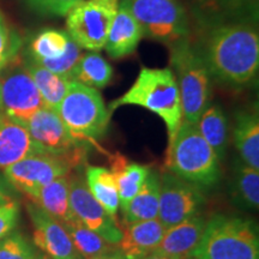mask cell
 I'll return each instance as SVG.
<instances>
[{"label": "cell", "instance_id": "cell-12", "mask_svg": "<svg viewBox=\"0 0 259 259\" xmlns=\"http://www.w3.org/2000/svg\"><path fill=\"white\" fill-rule=\"evenodd\" d=\"M206 203L204 191L166 171L161 177L157 218L164 229L198 215Z\"/></svg>", "mask_w": 259, "mask_h": 259}, {"label": "cell", "instance_id": "cell-10", "mask_svg": "<svg viewBox=\"0 0 259 259\" xmlns=\"http://www.w3.org/2000/svg\"><path fill=\"white\" fill-rule=\"evenodd\" d=\"M80 166L66 157L50 154H32L4 169V176L10 184L24 193L32 202L38 191L58 178L72 173Z\"/></svg>", "mask_w": 259, "mask_h": 259}, {"label": "cell", "instance_id": "cell-29", "mask_svg": "<svg viewBox=\"0 0 259 259\" xmlns=\"http://www.w3.org/2000/svg\"><path fill=\"white\" fill-rule=\"evenodd\" d=\"M113 67L96 52L82 54L73 73L74 82L94 89H102L111 83Z\"/></svg>", "mask_w": 259, "mask_h": 259}, {"label": "cell", "instance_id": "cell-24", "mask_svg": "<svg viewBox=\"0 0 259 259\" xmlns=\"http://www.w3.org/2000/svg\"><path fill=\"white\" fill-rule=\"evenodd\" d=\"M70 174L58 178L42 187L38 191L36 198L31 202L59 221L61 225L73 215L69 202Z\"/></svg>", "mask_w": 259, "mask_h": 259}, {"label": "cell", "instance_id": "cell-5", "mask_svg": "<svg viewBox=\"0 0 259 259\" xmlns=\"http://www.w3.org/2000/svg\"><path fill=\"white\" fill-rule=\"evenodd\" d=\"M194 259H259L258 229L247 219L216 213L206 221Z\"/></svg>", "mask_w": 259, "mask_h": 259}, {"label": "cell", "instance_id": "cell-21", "mask_svg": "<svg viewBox=\"0 0 259 259\" xmlns=\"http://www.w3.org/2000/svg\"><path fill=\"white\" fill-rule=\"evenodd\" d=\"M149 171L150 168L148 166L128 161L121 154L116 153L111 156V173L114 178L119 196V205L121 209L126 208V205L138 193Z\"/></svg>", "mask_w": 259, "mask_h": 259}, {"label": "cell", "instance_id": "cell-27", "mask_svg": "<svg viewBox=\"0 0 259 259\" xmlns=\"http://www.w3.org/2000/svg\"><path fill=\"white\" fill-rule=\"evenodd\" d=\"M85 183L94 198L115 221H118L119 196L111 170L105 167L88 166L85 171Z\"/></svg>", "mask_w": 259, "mask_h": 259}, {"label": "cell", "instance_id": "cell-20", "mask_svg": "<svg viewBox=\"0 0 259 259\" xmlns=\"http://www.w3.org/2000/svg\"><path fill=\"white\" fill-rule=\"evenodd\" d=\"M160 190L161 178L158 173L150 169L141 190L126 205V208L122 209L124 213L122 225L126 226L157 219Z\"/></svg>", "mask_w": 259, "mask_h": 259}, {"label": "cell", "instance_id": "cell-9", "mask_svg": "<svg viewBox=\"0 0 259 259\" xmlns=\"http://www.w3.org/2000/svg\"><path fill=\"white\" fill-rule=\"evenodd\" d=\"M24 126L37 154L66 157L78 166H82L85 161L88 147L80 144L70 135L53 109L42 107Z\"/></svg>", "mask_w": 259, "mask_h": 259}, {"label": "cell", "instance_id": "cell-26", "mask_svg": "<svg viewBox=\"0 0 259 259\" xmlns=\"http://www.w3.org/2000/svg\"><path fill=\"white\" fill-rule=\"evenodd\" d=\"M231 196L242 209L257 210L259 205V171L241 160L234 162L231 180Z\"/></svg>", "mask_w": 259, "mask_h": 259}, {"label": "cell", "instance_id": "cell-28", "mask_svg": "<svg viewBox=\"0 0 259 259\" xmlns=\"http://www.w3.org/2000/svg\"><path fill=\"white\" fill-rule=\"evenodd\" d=\"M70 40L71 37L66 31L45 29L31 38L27 56L38 65L57 60L65 54Z\"/></svg>", "mask_w": 259, "mask_h": 259}, {"label": "cell", "instance_id": "cell-19", "mask_svg": "<svg viewBox=\"0 0 259 259\" xmlns=\"http://www.w3.org/2000/svg\"><path fill=\"white\" fill-rule=\"evenodd\" d=\"M234 144L240 160L259 170V116L254 111L241 109L234 115Z\"/></svg>", "mask_w": 259, "mask_h": 259}, {"label": "cell", "instance_id": "cell-40", "mask_svg": "<svg viewBox=\"0 0 259 259\" xmlns=\"http://www.w3.org/2000/svg\"><path fill=\"white\" fill-rule=\"evenodd\" d=\"M0 84H2V82H0ZM2 96H0V113H2Z\"/></svg>", "mask_w": 259, "mask_h": 259}, {"label": "cell", "instance_id": "cell-23", "mask_svg": "<svg viewBox=\"0 0 259 259\" xmlns=\"http://www.w3.org/2000/svg\"><path fill=\"white\" fill-rule=\"evenodd\" d=\"M63 226L69 233L77 252L84 259L120 254L118 246L109 244L102 236L90 231L74 215L63 223Z\"/></svg>", "mask_w": 259, "mask_h": 259}, {"label": "cell", "instance_id": "cell-2", "mask_svg": "<svg viewBox=\"0 0 259 259\" xmlns=\"http://www.w3.org/2000/svg\"><path fill=\"white\" fill-rule=\"evenodd\" d=\"M121 106L143 107L160 116L166 124L168 148L170 147L183 121V109L179 88L169 67H143L131 88L119 99L114 100L108 109L112 113Z\"/></svg>", "mask_w": 259, "mask_h": 259}, {"label": "cell", "instance_id": "cell-13", "mask_svg": "<svg viewBox=\"0 0 259 259\" xmlns=\"http://www.w3.org/2000/svg\"><path fill=\"white\" fill-rule=\"evenodd\" d=\"M69 202L71 211L87 228L102 236L109 244H119L122 236L120 225L94 198L80 174H70Z\"/></svg>", "mask_w": 259, "mask_h": 259}, {"label": "cell", "instance_id": "cell-4", "mask_svg": "<svg viewBox=\"0 0 259 259\" xmlns=\"http://www.w3.org/2000/svg\"><path fill=\"white\" fill-rule=\"evenodd\" d=\"M169 65L179 88L184 120L197 124L210 103L212 79L191 37L170 45Z\"/></svg>", "mask_w": 259, "mask_h": 259}, {"label": "cell", "instance_id": "cell-41", "mask_svg": "<svg viewBox=\"0 0 259 259\" xmlns=\"http://www.w3.org/2000/svg\"><path fill=\"white\" fill-rule=\"evenodd\" d=\"M187 259H194V258H192V257H191V258H187Z\"/></svg>", "mask_w": 259, "mask_h": 259}, {"label": "cell", "instance_id": "cell-6", "mask_svg": "<svg viewBox=\"0 0 259 259\" xmlns=\"http://www.w3.org/2000/svg\"><path fill=\"white\" fill-rule=\"evenodd\" d=\"M57 113L70 135L87 147L96 145L106 135L112 115L99 90L74 80L70 82Z\"/></svg>", "mask_w": 259, "mask_h": 259}, {"label": "cell", "instance_id": "cell-33", "mask_svg": "<svg viewBox=\"0 0 259 259\" xmlns=\"http://www.w3.org/2000/svg\"><path fill=\"white\" fill-rule=\"evenodd\" d=\"M32 12L47 17H63L82 0H23Z\"/></svg>", "mask_w": 259, "mask_h": 259}, {"label": "cell", "instance_id": "cell-22", "mask_svg": "<svg viewBox=\"0 0 259 259\" xmlns=\"http://www.w3.org/2000/svg\"><path fill=\"white\" fill-rule=\"evenodd\" d=\"M22 61H23L24 67L30 74L38 93H40L44 107L57 112L61 100L64 99L65 94L69 89L71 80L45 69L44 66L30 59L27 54H25Z\"/></svg>", "mask_w": 259, "mask_h": 259}, {"label": "cell", "instance_id": "cell-36", "mask_svg": "<svg viewBox=\"0 0 259 259\" xmlns=\"http://www.w3.org/2000/svg\"><path fill=\"white\" fill-rule=\"evenodd\" d=\"M9 200H11V197L9 196V193L6 192L4 186H3L2 183H0V204L9 202Z\"/></svg>", "mask_w": 259, "mask_h": 259}, {"label": "cell", "instance_id": "cell-34", "mask_svg": "<svg viewBox=\"0 0 259 259\" xmlns=\"http://www.w3.org/2000/svg\"><path fill=\"white\" fill-rule=\"evenodd\" d=\"M19 219V205L15 200L0 204V240L14 232Z\"/></svg>", "mask_w": 259, "mask_h": 259}, {"label": "cell", "instance_id": "cell-32", "mask_svg": "<svg viewBox=\"0 0 259 259\" xmlns=\"http://www.w3.org/2000/svg\"><path fill=\"white\" fill-rule=\"evenodd\" d=\"M0 259H36V254L28 239L16 232L0 240Z\"/></svg>", "mask_w": 259, "mask_h": 259}, {"label": "cell", "instance_id": "cell-38", "mask_svg": "<svg viewBox=\"0 0 259 259\" xmlns=\"http://www.w3.org/2000/svg\"><path fill=\"white\" fill-rule=\"evenodd\" d=\"M93 259H124V258H122L120 254H118V255H105V257H97Z\"/></svg>", "mask_w": 259, "mask_h": 259}, {"label": "cell", "instance_id": "cell-39", "mask_svg": "<svg viewBox=\"0 0 259 259\" xmlns=\"http://www.w3.org/2000/svg\"><path fill=\"white\" fill-rule=\"evenodd\" d=\"M36 259H51V258L47 257V255H40V257H36Z\"/></svg>", "mask_w": 259, "mask_h": 259}, {"label": "cell", "instance_id": "cell-3", "mask_svg": "<svg viewBox=\"0 0 259 259\" xmlns=\"http://www.w3.org/2000/svg\"><path fill=\"white\" fill-rule=\"evenodd\" d=\"M166 166L170 173L205 191L221 179L220 160L200 135L196 124L183 120L167 149Z\"/></svg>", "mask_w": 259, "mask_h": 259}, {"label": "cell", "instance_id": "cell-14", "mask_svg": "<svg viewBox=\"0 0 259 259\" xmlns=\"http://www.w3.org/2000/svg\"><path fill=\"white\" fill-rule=\"evenodd\" d=\"M34 226V244L51 259H80L69 233L59 221L45 212L34 203L27 204Z\"/></svg>", "mask_w": 259, "mask_h": 259}, {"label": "cell", "instance_id": "cell-1", "mask_svg": "<svg viewBox=\"0 0 259 259\" xmlns=\"http://www.w3.org/2000/svg\"><path fill=\"white\" fill-rule=\"evenodd\" d=\"M213 82L234 90L245 89L257 80L259 34L257 24L242 21L199 23L193 42Z\"/></svg>", "mask_w": 259, "mask_h": 259}, {"label": "cell", "instance_id": "cell-11", "mask_svg": "<svg viewBox=\"0 0 259 259\" xmlns=\"http://www.w3.org/2000/svg\"><path fill=\"white\" fill-rule=\"evenodd\" d=\"M2 71H4L0 76L2 111L24 125L44 107L40 93L19 57Z\"/></svg>", "mask_w": 259, "mask_h": 259}, {"label": "cell", "instance_id": "cell-17", "mask_svg": "<svg viewBox=\"0 0 259 259\" xmlns=\"http://www.w3.org/2000/svg\"><path fill=\"white\" fill-rule=\"evenodd\" d=\"M164 227L157 219L126 225L118 246L124 259H143L153 253L164 234Z\"/></svg>", "mask_w": 259, "mask_h": 259}, {"label": "cell", "instance_id": "cell-7", "mask_svg": "<svg viewBox=\"0 0 259 259\" xmlns=\"http://www.w3.org/2000/svg\"><path fill=\"white\" fill-rule=\"evenodd\" d=\"M137 19L145 37L170 45L190 37L186 10L179 0H120Z\"/></svg>", "mask_w": 259, "mask_h": 259}, {"label": "cell", "instance_id": "cell-31", "mask_svg": "<svg viewBox=\"0 0 259 259\" xmlns=\"http://www.w3.org/2000/svg\"><path fill=\"white\" fill-rule=\"evenodd\" d=\"M259 0H223L218 21H242L257 23Z\"/></svg>", "mask_w": 259, "mask_h": 259}, {"label": "cell", "instance_id": "cell-25", "mask_svg": "<svg viewBox=\"0 0 259 259\" xmlns=\"http://www.w3.org/2000/svg\"><path fill=\"white\" fill-rule=\"evenodd\" d=\"M196 125L219 160L222 161L228 147V121L221 106L209 103Z\"/></svg>", "mask_w": 259, "mask_h": 259}, {"label": "cell", "instance_id": "cell-18", "mask_svg": "<svg viewBox=\"0 0 259 259\" xmlns=\"http://www.w3.org/2000/svg\"><path fill=\"white\" fill-rule=\"evenodd\" d=\"M32 154L37 151L25 126L0 113V169Z\"/></svg>", "mask_w": 259, "mask_h": 259}, {"label": "cell", "instance_id": "cell-35", "mask_svg": "<svg viewBox=\"0 0 259 259\" xmlns=\"http://www.w3.org/2000/svg\"><path fill=\"white\" fill-rule=\"evenodd\" d=\"M199 23L218 21L223 0H192Z\"/></svg>", "mask_w": 259, "mask_h": 259}, {"label": "cell", "instance_id": "cell-37", "mask_svg": "<svg viewBox=\"0 0 259 259\" xmlns=\"http://www.w3.org/2000/svg\"><path fill=\"white\" fill-rule=\"evenodd\" d=\"M143 259H174V258H170V257H167V255H163V254L156 253V252H153V253L148 254L147 257H144Z\"/></svg>", "mask_w": 259, "mask_h": 259}, {"label": "cell", "instance_id": "cell-16", "mask_svg": "<svg viewBox=\"0 0 259 259\" xmlns=\"http://www.w3.org/2000/svg\"><path fill=\"white\" fill-rule=\"evenodd\" d=\"M144 37L143 30L131 11L119 0V8L105 45L106 52L112 59H120L137 50Z\"/></svg>", "mask_w": 259, "mask_h": 259}, {"label": "cell", "instance_id": "cell-8", "mask_svg": "<svg viewBox=\"0 0 259 259\" xmlns=\"http://www.w3.org/2000/svg\"><path fill=\"white\" fill-rule=\"evenodd\" d=\"M118 8L119 0H82L66 15V32L80 48L101 51Z\"/></svg>", "mask_w": 259, "mask_h": 259}, {"label": "cell", "instance_id": "cell-30", "mask_svg": "<svg viewBox=\"0 0 259 259\" xmlns=\"http://www.w3.org/2000/svg\"><path fill=\"white\" fill-rule=\"evenodd\" d=\"M21 47V37L10 27L5 15L0 10V71L17 59Z\"/></svg>", "mask_w": 259, "mask_h": 259}, {"label": "cell", "instance_id": "cell-15", "mask_svg": "<svg viewBox=\"0 0 259 259\" xmlns=\"http://www.w3.org/2000/svg\"><path fill=\"white\" fill-rule=\"evenodd\" d=\"M206 220L196 215L164 231L160 244L155 248L156 253L174 259L191 258L192 252L202 239Z\"/></svg>", "mask_w": 259, "mask_h": 259}]
</instances>
